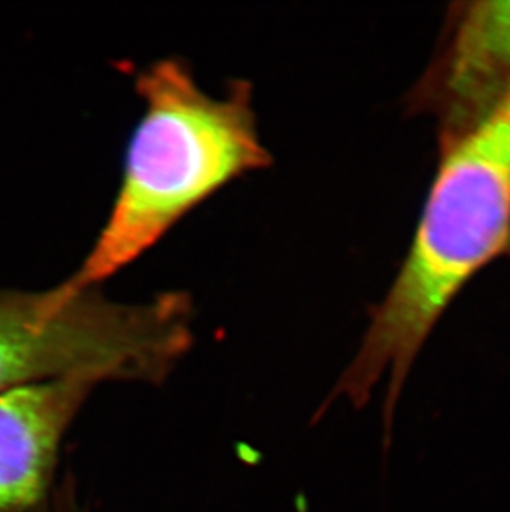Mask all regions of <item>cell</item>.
Wrapping results in <instances>:
<instances>
[{"label": "cell", "mask_w": 510, "mask_h": 512, "mask_svg": "<svg viewBox=\"0 0 510 512\" xmlns=\"http://www.w3.org/2000/svg\"><path fill=\"white\" fill-rule=\"evenodd\" d=\"M441 52L413 93L433 115L439 146L481 125L510 97V2L459 4Z\"/></svg>", "instance_id": "cell-4"}, {"label": "cell", "mask_w": 510, "mask_h": 512, "mask_svg": "<svg viewBox=\"0 0 510 512\" xmlns=\"http://www.w3.org/2000/svg\"><path fill=\"white\" fill-rule=\"evenodd\" d=\"M135 80L145 113L131 136L110 216L67 279L77 289L98 287L226 184L272 163L247 80L212 97L179 58L154 62Z\"/></svg>", "instance_id": "cell-2"}, {"label": "cell", "mask_w": 510, "mask_h": 512, "mask_svg": "<svg viewBox=\"0 0 510 512\" xmlns=\"http://www.w3.org/2000/svg\"><path fill=\"white\" fill-rule=\"evenodd\" d=\"M95 387L60 378L0 395V512L45 504L63 433Z\"/></svg>", "instance_id": "cell-5"}, {"label": "cell", "mask_w": 510, "mask_h": 512, "mask_svg": "<svg viewBox=\"0 0 510 512\" xmlns=\"http://www.w3.org/2000/svg\"><path fill=\"white\" fill-rule=\"evenodd\" d=\"M441 160L400 272L371 309L360 350L317 418L337 398L357 410L386 372L385 451L419 350L474 277L510 254V97L481 125L439 146Z\"/></svg>", "instance_id": "cell-1"}, {"label": "cell", "mask_w": 510, "mask_h": 512, "mask_svg": "<svg viewBox=\"0 0 510 512\" xmlns=\"http://www.w3.org/2000/svg\"><path fill=\"white\" fill-rule=\"evenodd\" d=\"M193 319L186 292L121 304L68 281L0 290V395L60 378L159 387L193 347Z\"/></svg>", "instance_id": "cell-3"}]
</instances>
